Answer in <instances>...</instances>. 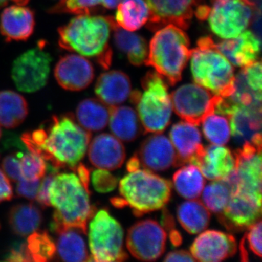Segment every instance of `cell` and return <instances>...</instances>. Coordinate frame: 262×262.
Here are the masks:
<instances>
[{
  "instance_id": "obj_33",
  "label": "cell",
  "mask_w": 262,
  "mask_h": 262,
  "mask_svg": "<svg viewBox=\"0 0 262 262\" xmlns=\"http://www.w3.org/2000/svg\"><path fill=\"white\" fill-rule=\"evenodd\" d=\"M179 223L189 234L201 233L208 227L211 213L206 206L200 201L184 202L177 209Z\"/></svg>"
},
{
  "instance_id": "obj_8",
  "label": "cell",
  "mask_w": 262,
  "mask_h": 262,
  "mask_svg": "<svg viewBox=\"0 0 262 262\" xmlns=\"http://www.w3.org/2000/svg\"><path fill=\"white\" fill-rule=\"evenodd\" d=\"M91 220L89 232L91 261L126 260L127 255L123 246V229L120 224L106 209L96 212Z\"/></svg>"
},
{
  "instance_id": "obj_10",
  "label": "cell",
  "mask_w": 262,
  "mask_h": 262,
  "mask_svg": "<svg viewBox=\"0 0 262 262\" xmlns=\"http://www.w3.org/2000/svg\"><path fill=\"white\" fill-rule=\"evenodd\" d=\"M235 168L225 180L233 192L250 196L261 204V144L245 142L234 152Z\"/></svg>"
},
{
  "instance_id": "obj_1",
  "label": "cell",
  "mask_w": 262,
  "mask_h": 262,
  "mask_svg": "<svg viewBox=\"0 0 262 262\" xmlns=\"http://www.w3.org/2000/svg\"><path fill=\"white\" fill-rule=\"evenodd\" d=\"M91 138V132L69 113L54 115L48 125L24 133L20 140L29 151L39 155L55 168L75 170L85 155Z\"/></svg>"
},
{
  "instance_id": "obj_24",
  "label": "cell",
  "mask_w": 262,
  "mask_h": 262,
  "mask_svg": "<svg viewBox=\"0 0 262 262\" xmlns=\"http://www.w3.org/2000/svg\"><path fill=\"white\" fill-rule=\"evenodd\" d=\"M95 92L98 99L107 106H118L130 96V79L120 71L104 72L98 78Z\"/></svg>"
},
{
  "instance_id": "obj_30",
  "label": "cell",
  "mask_w": 262,
  "mask_h": 262,
  "mask_svg": "<svg viewBox=\"0 0 262 262\" xmlns=\"http://www.w3.org/2000/svg\"><path fill=\"white\" fill-rule=\"evenodd\" d=\"M28 103L21 95L13 91H0V125L15 128L27 118Z\"/></svg>"
},
{
  "instance_id": "obj_5",
  "label": "cell",
  "mask_w": 262,
  "mask_h": 262,
  "mask_svg": "<svg viewBox=\"0 0 262 262\" xmlns=\"http://www.w3.org/2000/svg\"><path fill=\"white\" fill-rule=\"evenodd\" d=\"M190 56L187 34L177 26L168 24L160 29L151 39L144 63L153 67L173 86L182 80Z\"/></svg>"
},
{
  "instance_id": "obj_43",
  "label": "cell",
  "mask_w": 262,
  "mask_h": 262,
  "mask_svg": "<svg viewBox=\"0 0 262 262\" xmlns=\"http://www.w3.org/2000/svg\"><path fill=\"white\" fill-rule=\"evenodd\" d=\"M2 168L7 177L13 182H16L22 179L18 152L5 157L2 163Z\"/></svg>"
},
{
  "instance_id": "obj_49",
  "label": "cell",
  "mask_w": 262,
  "mask_h": 262,
  "mask_svg": "<svg viewBox=\"0 0 262 262\" xmlns=\"http://www.w3.org/2000/svg\"><path fill=\"white\" fill-rule=\"evenodd\" d=\"M75 171L77 172V176L78 177L82 185L84 186L87 190H89V182H90V170L87 168L86 165L82 163H78V165L76 166L75 169Z\"/></svg>"
},
{
  "instance_id": "obj_19",
  "label": "cell",
  "mask_w": 262,
  "mask_h": 262,
  "mask_svg": "<svg viewBox=\"0 0 262 262\" xmlns=\"http://www.w3.org/2000/svg\"><path fill=\"white\" fill-rule=\"evenodd\" d=\"M136 155L141 167L149 171H164L170 167L177 166V151L171 141L159 133L143 141Z\"/></svg>"
},
{
  "instance_id": "obj_51",
  "label": "cell",
  "mask_w": 262,
  "mask_h": 262,
  "mask_svg": "<svg viewBox=\"0 0 262 262\" xmlns=\"http://www.w3.org/2000/svg\"><path fill=\"white\" fill-rule=\"evenodd\" d=\"M141 168L140 162L138 159L137 156L134 155V157L129 160L127 164V171H134V170H138V169Z\"/></svg>"
},
{
  "instance_id": "obj_15",
  "label": "cell",
  "mask_w": 262,
  "mask_h": 262,
  "mask_svg": "<svg viewBox=\"0 0 262 262\" xmlns=\"http://www.w3.org/2000/svg\"><path fill=\"white\" fill-rule=\"evenodd\" d=\"M201 0H146L149 9V28L155 30L173 24L181 29L189 27L193 9Z\"/></svg>"
},
{
  "instance_id": "obj_18",
  "label": "cell",
  "mask_w": 262,
  "mask_h": 262,
  "mask_svg": "<svg viewBox=\"0 0 262 262\" xmlns=\"http://www.w3.org/2000/svg\"><path fill=\"white\" fill-rule=\"evenodd\" d=\"M55 77L61 87L67 91L85 89L94 78L92 64L84 56L68 54L62 57L54 70Z\"/></svg>"
},
{
  "instance_id": "obj_26",
  "label": "cell",
  "mask_w": 262,
  "mask_h": 262,
  "mask_svg": "<svg viewBox=\"0 0 262 262\" xmlns=\"http://www.w3.org/2000/svg\"><path fill=\"white\" fill-rule=\"evenodd\" d=\"M58 236L56 251L62 261L81 262L91 261L83 232L75 228L59 229L54 232Z\"/></svg>"
},
{
  "instance_id": "obj_47",
  "label": "cell",
  "mask_w": 262,
  "mask_h": 262,
  "mask_svg": "<svg viewBox=\"0 0 262 262\" xmlns=\"http://www.w3.org/2000/svg\"><path fill=\"white\" fill-rule=\"evenodd\" d=\"M13 188L4 172L0 170V203L9 201L13 198Z\"/></svg>"
},
{
  "instance_id": "obj_42",
  "label": "cell",
  "mask_w": 262,
  "mask_h": 262,
  "mask_svg": "<svg viewBox=\"0 0 262 262\" xmlns=\"http://www.w3.org/2000/svg\"><path fill=\"white\" fill-rule=\"evenodd\" d=\"M241 73L250 89L257 94H261V62L255 61L252 64L244 67Z\"/></svg>"
},
{
  "instance_id": "obj_16",
  "label": "cell",
  "mask_w": 262,
  "mask_h": 262,
  "mask_svg": "<svg viewBox=\"0 0 262 262\" xmlns=\"http://www.w3.org/2000/svg\"><path fill=\"white\" fill-rule=\"evenodd\" d=\"M195 165L208 180H225L232 175L235 168L234 155L223 146H202L189 160Z\"/></svg>"
},
{
  "instance_id": "obj_12",
  "label": "cell",
  "mask_w": 262,
  "mask_h": 262,
  "mask_svg": "<svg viewBox=\"0 0 262 262\" xmlns=\"http://www.w3.org/2000/svg\"><path fill=\"white\" fill-rule=\"evenodd\" d=\"M222 98L196 84H184L171 95L172 105L177 115L196 126L207 117L215 114Z\"/></svg>"
},
{
  "instance_id": "obj_23",
  "label": "cell",
  "mask_w": 262,
  "mask_h": 262,
  "mask_svg": "<svg viewBox=\"0 0 262 262\" xmlns=\"http://www.w3.org/2000/svg\"><path fill=\"white\" fill-rule=\"evenodd\" d=\"M89 146L90 162L96 168L116 170L125 161V147L115 136L100 134L93 139Z\"/></svg>"
},
{
  "instance_id": "obj_21",
  "label": "cell",
  "mask_w": 262,
  "mask_h": 262,
  "mask_svg": "<svg viewBox=\"0 0 262 262\" xmlns=\"http://www.w3.org/2000/svg\"><path fill=\"white\" fill-rule=\"evenodd\" d=\"M215 48L232 64L244 68L257 60L261 38L252 31H244L237 37L215 44Z\"/></svg>"
},
{
  "instance_id": "obj_45",
  "label": "cell",
  "mask_w": 262,
  "mask_h": 262,
  "mask_svg": "<svg viewBox=\"0 0 262 262\" xmlns=\"http://www.w3.org/2000/svg\"><path fill=\"white\" fill-rule=\"evenodd\" d=\"M16 186L17 195L27 199L36 200L40 180L27 181L20 179Z\"/></svg>"
},
{
  "instance_id": "obj_29",
  "label": "cell",
  "mask_w": 262,
  "mask_h": 262,
  "mask_svg": "<svg viewBox=\"0 0 262 262\" xmlns=\"http://www.w3.org/2000/svg\"><path fill=\"white\" fill-rule=\"evenodd\" d=\"M113 30L115 46L120 51L127 55L130 63L134 66L144 64L147 58L149 50L145 39L139 34L119 27L115 19L113 23Z\"/></svg>"
},
{
  "instance_id": "obj_44",
  "label": "cell",
  "mask_w": 262,
  "mask_h": 262,
  "mask_svg": "<svg viewBox=\"0 0 262 262\" xmlns=\"http://www.w3.org/2000/svg\"><path fill=\"white\" fill-rule=\"evenodd\" d=\"M58 169L55 168L54 167L51 166L49 173L48 176H45L44 179H42L39 184V189L36 198V201L39 203V204L43 208L51 206L49 200V187L51 185L52 181L54 178L55 175L58 173Z\"/></svg>"
},
{
  "instance_id": "obj_40",
  "label": "cell",
  "mask_w": 262,
  "mask_h": 262,
  "mask_svg": "<svg viewBox=\"0 0 262 262\" xmlns=\"http://www.w3.org/2000/svg\"><path fill=\"white\" fill-rule=\"evenodd\" d=\"M248 246V249L258 257H261V222L258 220L248 228L239 248Z\"/></svg>"
},
{
  "instance_id": "obj_13",
  "label": "cell",
  "mask_w": 262,
  "mask_h": 262,
  "mask_svg": "<svg viewBox=\"0 0 262 262\" xmlns=\"http://www.w3.org/2000/svg\"><path fill=\"white\" fill-rule=\"evenodd\" d=\"M166 239V232L158 222L151 220L141 221L129 229L127 248L137 259L155 261L163 254Z\"/></svg>"
},
{
  "instance_id": "obj_50",
  "label": "cell",
  "mask_w": 262,
  "mask_h": 262,
  "mask_svg": "<svg viewBox=\"0 0 262 262\" xmlns=\"http://www.w3.org/2000/svg\"><path fill=\"white\" fill-rule=\"evenodd\" d=\"M209 12L210 8L207 5H198L195 10L196 16L201 20H204L208 18Z\"/></svg>"
},
{
  "instance_id": "obj_36",
  "label": "cell",
  "mask_w": 262,
  "mask_h": 262,
  "mask_svg": "<svg viewBox=\"0 0 262 262\" xmlns=\"http://www.w3.org/2000/svg\"><path fill=\"white\" fill-rule=\"evenodd\" d=\"M27 246L32 261H51L56 256V245L47 231H35L29 234Z\"/></svg>"
},
{
  "instance_id": "obj_31",
  "label": "cell",
  "mask_w": 262,
  "mask_h": 262,
  "mask_svg": "<svg viewBox=\"0 0 262 262\" xmlns=\"http://www.w3.org/2000/svg\"><path fill=\"white\" fill-rule=\"evenodd\" d=\"M8 222L15 234L25 237L39 229L42 222V212L31 203L15 205L8 213Z\"/></svg>"
},
{
  "instance_id": "obj_41",
  "label": "cell",
  "mask_w": 262,
  "mask_h": 262,
  "mask_svg": "<svg viewBox=\"0 0 262 262\" xmlns=\"http://www.w3.org/2000/svg\"><path fill=\"white\" fill-rule=\"evenodd\" d=\"M91 181L94 189L100 193L112 192L116 188L118 179L107 170L98 169L91 175Z\"/></svg>"
},
{
  "instance_id": "obj_11",
  "label": "cell",
  "mask_w": 262,
  "mask_h": 262,
  "mask_svg": "<svg viewBox=\"0 0 262 262\" xmlns=\"http://www.w3.org/2000/svg\"><path fill=\"white\" fill-rule=\"evenodd\" d=\"M44 42L24 52L13 62L12 79L21 92L34 93L48 83L51 72L52 57L45 51Z\"/></svg>"
},
{
  "instance_id": "obj_27",
  "label": "cell",
  "mask_w": 262,
  "mask_h": 262,
  "mask_svg": "<svg viewBox=\"0 0 262 262\" xmlns=\"http://www.w3.org/2000/svg\"><path fill=\"white\" fill-rule=\"evenodd\" d=\"M108 121L114 136L125 142L136 140L142 129L137 113L129 106H111Z\"/></svg>"
},
{
  "instance_id": "obj_6",
  "label": "cell",
  "mask_w": 262,
  "mask_h": 262,
  "mask_svg": "<svg viewBox=\"0 0 262 262\" xmlns=\"http://www.w3.org/2000/svg\"><path fill=\"white\" fill-rule=\"evenodd\" d=\"M191 72L194 82L223 98L235 92V76L230 62L215 48L211 37H202L191 50Z\"/></svg>"
},
{
  "instance_id": "obj_48",
  "label": "cell",
  "mask_w": 262,
  "mask_h": 262,
  "mask_svg": "<svg viewBox=\"0 0 262 262\" xmlns=\"http://www.w3.org/2000/svg\"><path fill=\"white\" fill-rule=\"evenodd\" d=\"M165 261H196L190 253L185 251H175L169 253L164 258Z\"/></svg>"
},
{
  "instance_id": "obj_17",
  "label": "cell",
  "mask_w": 262,
  "mask_h": 262,
  "mask_svg": "<svg viewBox=\"0 0 262 262\" xmlns=\"http://www.w3.org/2000/svg\"><path fill=\"white\" fill-rule=\"evenodd\" d=\"M235 239L232 234L208 230L200 234L190 248L196 261L217 262L233 256L237 252Z\"/></svg>"
},
{
  "instance_id": "obj_28",
  "label": "cell",
  "mask_w": 262,
  "mask_h": 262,
  "mask_svg": "<svg viewBox=\"0 0 262 262\" xmlns=\"http://www.w3.org/2000/svg\"><path fill=\"white\" fill-rule=\"evenodd\" d=\"M111 106L99 99L86 98L76 110V118L81 126L89 131L103 130L110 120Z\"/></svg>"
},
{
  "instance_id": "obj_54",
  "label": "cell",
  "mask_w": 262,
  "mask_h": 262,
  "mask_svg": "<svg viewBox=\"0 0 262 262\" xmlns=\"http://www.w3.org/2000/svg\"><path fill=\"white\" fill-rule=\"evenodd\" d=\"M1 135H2L1 128H0V137H1Z\"/></svg>"
},
{
  "instance_id": "obj_35",
  "label": "cell",
  "mask_w": 262,
  "mask_h": 262,
  "mask_svg": "<svg viewBox=\"0 0 262 262\" xmlns=\"http://www.w3.org/2000/svg\"><path fill=\"white\" fill-rule=\"evenodd\" d=\"M203 190L205 206L213 213L220 214L228 204L233 189L227 180L213 181Z\"/></svg>"
},
{
  "instance_id": "obj_14",
  "label": "cell",
  "mask_w": 262,
  "mask_h": 262,
  "mask_svg": "<svg viewBox=\"0 0 262 262\" xmlns=\"http://www.w3.org/2000/svg\"><path fill=\"white\" fill-rule=\"evenodd\" d=\"M215 113L228 117L231 134L238 142H251L261 136V104L246 106L232 102L227 98H222Z\"/></svg>"
},
{
  "instance_id": "obj_4",
  "label": "cell",
  "mask_w": 262,
  "mask_h": 262,
  "mask_svg": "<svg viewBox=\"0 0 262 262\" xmlns=\"http://www.w3.org/2000/svg\"><path fill=\"white\" fill-rule=\"evenodd\" d=\"M172 184L167 179L147 170L129 172L120 182V198H113L111 203L117 208L128 206L134 214L162 209L170 201Z\"/></svg>"
},
{
  "instance_id": "obj_20",
  "label": "cell",
  "mask_w": 262,
  "mask_h": 262,
  "mask_svg": "<svg viewBox=\"0 0 262 262\" xmlns=\"http://www.w3.org/2000/svg\"><path fill=\"white\" fill-rule=\"evenodd\" d=\"M261 204L250 196L233 192L225 210L219 214L221 222L230 230L249 228L260 220Z\"/></svg>"
},
{
  "instance_id": "obj_9",
  "label": "cell",
  "mask_w": 262,
  "mask_h": 262,
  "mask_svg": "<svg viewBox=\"0 0 262 262\" xmlns=\"http://www.w3.org/2000/svg\"><path fill=\"white\" fill-rule=\"evenodd\" d=\"M211 3L208 17L210 27L215 35L224 39H232L244 32L258 6L253 0H211Z\"/></svg>"
},
{
  "instance_id": "obj_34",
  "label": "cell",
  "mask_w": 262,
  "mask_h": 262,
  "mask_svg": "<svg viewBox=\"0 0 262 262\" xmlns=\"http://www.w3.org/2000/svg\"><path fill=\"white\" fill-rule=\"evenodd\" d=\"M173 181L179 194L189 200L201 196L206 184L201 170L192 164L177 170L174 173Z\"/></svg>"
},
{
  "instance_id": "obj_53",
  "label": "cell",
  "mask_w": 262,
  "mask_h": 262,
  "mask_svg": "<svg viewBox=\"0 0 262 262\" xmlns=\"http://www.w3.org/2000/svg\"><path fill=\"white\" fill-rule=\"evenodd\" d=\"M120 2L121 0H101L103 8H107V9H113L116 8Z\"/></svg>"
},
{
  "instance_id": "obj_46",
  "label": "cell",
  "mask_w": 262,
  "mask_h": 262,
  "mask_svg": "<svg viewBox=\"0 0 262 262\" xmlns=\"http://www.w3.org/2000/svg\"><path fill=\"white\" fill-rule=\"evenodd\" d=\"M5 261L13 262L32 261L27 243H15L12 246L11 248L5 258Z\"/></svg>"
},
{
  "instance_id": "obj_37",
  "label": "cell",
  "mask_w": 262,
  "mask_h": 262,
  "mask_svg": "<svg viewBox=\"0 0 262 262\" xmlns=\"http://www.w3.org/2000/svg\"><path fill=\"white\" fill-rule=\"evenodd\" d=\"M203 122V134L207 140L219 146L225 145L229 142L231 130L228 119L212 114Z\"/></svg>"
},
{
  "instance_id": "obj_52",
  "label": "cell",
  "mask_w": 262,
  "mask_h": 262,
  "mask_svg": "<svg viewBox=\"0 0 262 262\" xmlns=\"http://www.w3.org/2000/svg\"><path fill=\"white\" fill-rule=\"evenodd\" d=\"M29 0H0V9L10 5H25Z\"/></svg>"
},
{
  "instance_id": "obj_7",
  "label": "cell",
  "mask_w": 262,
  "mask_h": 262,
  "mask_svg": "<svg viewBox=\"0 0 262 262\" xmlns=\"http://www.w3.org/2000/svg\"><path fill=\"white\" fill-rule=\"evenodd\" d=\"M143 93L130 94L135 103L143 129L145 133H161L168 126L172 115L171 97L163 77L149 72L141 81Z\"/></svg>"
},
{
  "instance_id": "obj_38",
  "label": "cell",
  "mask_w": 262,
  "mask_h": 262,
  "mask_svg": "<svg viewBox=\"0 0 262 262\" xmlns=\"http://www.w3.org/2000/svg\"><path fill=\"white\" fill-rule=\"evenodd\" d=\"M20 175L27 181L40 180L47 172L48 165L46 160L34 153L18 151Z\"/></svg>"
},
{
  "instance_id": "obj_39",
  "label": "cell",
  "mask_w": 262,
  "mask_h": 262,
  "mask_svg": "<svg viewBox=\"0 0 262 262\" xmlns=\"http://www.w3.org/2000/svg\"><path fill=\"white\" fill-rule=\"evenodd\" d=\"M102 7L101 0H61L49 10L52 13L94 14Z\"/></svg>"
},
{
  "instance_id": "obj_22",
  "label": "cell",
  "mask_w": 262,
  "mask_h": 262,
  "mask_svg": "<svg viewBox=\"0 0 262 262\" xmlns=\"http://www.w3.org/2000/svg\"><path fill=\"white\" fill-rule=\"evenodd\" d=\"M34 11L24 5L7 7L0 16V33L8 42L27 40L34 32Z\"/></svg>"
},
{
  "instance_id": "obj_32",
  "label": "cell",
  "mask_w": 262,
  "mask_h": 262,
  "mask_svg": "<svg viewBox=\"0 0 262 262\" xmlns=\"http://www.w3.org/2000/svg\"><path fill=\"white\" fill-rule=\"evenodd\" d=\"M149 17V7L144 0H121L114 19L119 27L134 32L142 27Z\"/></svg>"
},
{
  "instance_id": "obj_25",
  "label": "cell",
  "mask_w": 262,
  "mask_h": 262,
  "mask_svg": "<svg viewBox=\"0 0 262 262\" xmlns=\"http://www.w3.org/2000/svg\"><path fill=\"white\" fill-rule=\"evenodd\" d=\"M170 141L177 151V166L189 160L201 147V134L196 125L187 122L175 124L170 131Z\"/></svg>"
},
{
  "instance_id": "obj_2",
  "label": "cell",
  "mask_w": 262,
  "mask_h": 262,
  "mask_svg": "<svg viewBox=\"0 0 262 262\" xmlns=\"http://www.w3.org/2000/svg\"><path fill=\"white\" fill-rule=\"evenodd\" d=\"M51 206L55 208L51 222L52 232L75 228L87 233L89 221L96 213L90 201V191L78 177L72 173H57L49 187Z\"/></svg>"
},
{
  "instance_id": "obj_3",
  "label": "cell",
  "mask_w": 262,
  "mask_h": 262,
  "mask_svg": "<svg viewBox=\"0 0 262 262\" xmlns=\"http://www.w3.org/2000/svg\"><path fill=\"white\" fill-rule=\"evenodd\" d=\"M113 20V17L78 15L58 29V44L67 51L95 58L103 68L107 69L113 54L108 39Z\"/></svg>"
}]
</instances>
